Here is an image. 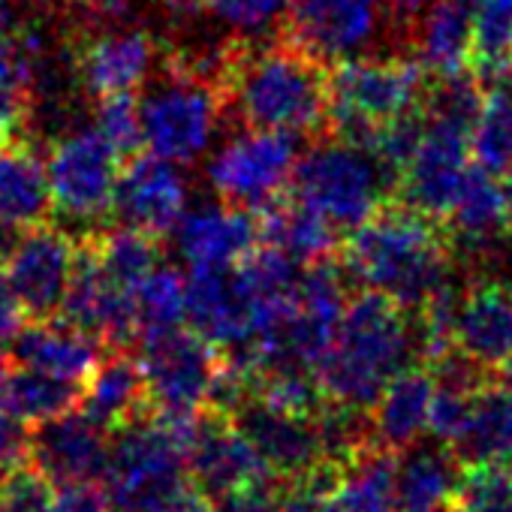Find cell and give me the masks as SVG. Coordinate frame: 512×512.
Wrapping results in <instances>:
<instances>
[{"mask_svg":"<svg viewBox=\"0 0 512 512\" xmlns=\"http://www.w3.org/2000/svg\"><path fill=\"white\" fill-rule=\"evenodd\" d=\"M476 0H431L410 25L404 43L434 79L470 73Z\"/></svg>","mask_w":512,"mask_h":512,"instance_id":"obj_22","label":"cell"},{"mask_svg":"<svg viewBox=\"0 0 512 512\" xmlns=\"http://www.w3.org/2000/svg\"><path fill=\"white\" fill-rule=\"evenodd\" d=\"M509 67H512V0H476L470 73L482 85H491Z\"/></svg>","mask_w":512,"mask_h":512,"instance_id":"obj_33","label":"cell"},{"mask_svg":"<svg viewBox=\"0 0 512 512\" xmlns=\"http://www.w3.org/2000/svg\"><path fill=\"white\" fill-rule=\"evenodd\" d=\"M443 229L455 247L464 250H491L512 232V211L506 205L503 187L494 172L473 163L461 181V190L443 220Z\"/></svg>","mask_w":512,"mask_h":512,"instance_id":"obj_23","label":"cell"},{"mask_svg":"<svg viewBox=\"0 0 512 512\" xmlns=\"http://www.w3.org/2000/svg\"><path fill=\"white\" fill-rule=\"evenodd\" d=\"M260 241V214L229 202L184 211L175 226L178 253L190 269L235 266Z\"/></svg>","mask_w":512,"mask_h":512,"instance_id":"obj_20","label":"cell"},{"mask_svg":"<svg viewBox=\"0 0 512 512\" xmlns=\"http://www.w3.org/2000/svg\"><path fill=\"white\" fill-rule=\"evenodd\" d=\"M124 157L91 127L61 136L46 163L52 208L91 229L112 217Z\"/></svg>","mask_w":512,"mask_h":512,"instance_id":"obj_10","label":"cell"},{"mask_svg":"<svg viewBox=\"0 0 512 512\" xmlns=\"http://www.w3.org/2000/svg\"><path fill=\"white\" fill-rule=\"evenodd\" d=\"M470 166V130L422 112V133L392 181L395 199L443 223Z\"/></svg>","mask_w":512,"mask_h":512,"instance_id":"obj_11","label":"cell"},{"mask_svg":"<svg viewBox=\"0 0 512 512\" xmlns=\"http://www.w3.org/2000/svg\"><path fill=\"white\" fill-rule=\"evenodd\" d=\"M211 512H284L278 500V482L247 485L211 500Z\"/></svg>","mask_w":512,"mask_h":512,"instance_id":"obj_38","label":"cell"},{"mask_svg":"<svg viewBox=\"0 0 512 512\" xmlns=\"http://www.w3.org/2000/svg\"><path fill=\"white\" fill-rule=\"evenodd\" d=\"M464 467L452 446L431 437L398 449L395 512H446Z\"/></svg>","mask_w":512,"mask_h":512,"instance_id":"obj_24","label":"cell"},{"mask_svg":"<svg viewBox=\"0 0 512 512\" xmlns=\"http://www.w3.org/2000/svg\"><path fill=\"white\" fill-rule=\"evenodd\" d=\"M94 130L127 160L142 148V121H139V100L133 94H112L97 100Z\"/></svg>","mask_w":512,"mask_h":512,"instance_id":"obj_36","label":"cell"},{"mask_svg":"<svg viewBox=\"0 0 512 512\" xmlns=\"http://www.w3.org/2000/svg\"><path fill=\"white\" fill-rule=\"evenodd\" d=\"M296 160V136L247 127L214 151L208 163V181L220 202L247 211H266L287 196Z\"/></svg>","mask_w":512,"mask_h":512,"instance_id":"obj_9","label":"cell"},{"mask_svg":"<svg viewBox=\"0 0 512 512\" xmlns=\"http://www.w3.org/2000/svg\"><path fill=\"white\" fill-rule=\"evenodd\" d=\"M52 193L46 166L28 139L0 142V226L28 229L49 220Z\"/></svg>","mask_w":512,"mask_h":512,"instance_id":"obj_28","label":"cell"},{"mask_svg":"<svg viewBox=\"0 0 512 512\" xmlns=\"http://www.w3.org/2000/svg\"><path fill=\"white\" fill-rule=\"evenodd\" d=\"M79 238L43 220L19 229L7 250L4 272L31 320H49L61 311L76 266Z\"/></svg>","mask_w":512,"mask_h":512,"instance_id":"obj_12","label":"cell"},{"mask_svg":"<svg viewBox=\"0 0 512 512\" xmlns=\"http://www.w3.org/2000/svg\"><path fill=\"white\" fill-rule=\"evenodd\" d=\"M434 395V371L425 362L401 368L386 389L371 404V428L377 443L389 449H404L428 431V410Z\"/></svg>","mask_w":512,"mask_h":512,"instance_id":"obj_26","label":"cell"},{"mask_svg":"<svg viewBox=\"0 0 512 512\" xmlns=\"http://www.w3.org/2000/svg\"><path fill=\"white\" fill-rule=\"evenodd\" d=\"M79 401H82V383L7 362L4 380H0V407L13 413L19 422L40 425L67 410H76Z\"/></svg>","mask_w":512,"mask_h":512,"instance_id":"obj_30","label":"cell"},{"mask_svg":"<svg viewBox=\"0 0 512 512\" xmlns=\"http://www.w3.org/2000/svg\"><path fill=\"white\" fill-rule=\"evenodd\" d=\"M52 512H112L100 482H64L52 491Z\"/></svg>","mask_w":512,"mask_h":512,"instance_id":"obj_39","label":"cell"},{"mask_svg":"<svg viewBox=\"0 0 512 512\" xmlns=\"http://www.w3.org/2000/svg\"><path fill=\"white\" fill-rule=\"evenodd\" d=\"M73 64L76 82L94 100L112 94H136L157 64V43L139 28H103L79 43Z\"/></svg>","mask_w":512,"mask_h":512,"instance_id":"obj_18","label":"cell"},{"mask_svg":"<svg viewBox=\"0 0 512 512\" xmlns=\"http://www.w3.org/2000/svg\"><path fill=\"white\" fill-rule=\"evenodd\" d=\"M500 187H503V196H506V205H509V211H512V166L503 172V181H500Z\"/></svg>","mask_w":512,"mask_h":512,"instance_id":"obj_45","label":"cell"},{"mask_svg":"<svg viewBox=\"0 0 512 512\" xmlns=\"http://www.w3.org/2000/svg\"><path fill=\"white\" fill-rule=\"evenodd\" d=\"M419 356L416 317L398 302L362 290L347 296L335 335L314 371L329 404L371 410L386 383Z\"/></svg>","mask_w":512,"mask_h":512,"instance_id":"obj_3","label":"cell"},{"mask_svg":"<svg viewBox=\"0 0 512 512\" xmlns=\"http://www.w3.org/2000/svg\"><path fill=\"white\" fill-rule=\"evenodd\" d=\"M160 512H211V500L193 482H187Z\"/></svg>","mask_w":512,"mask_h":512,"instance_id":"obj_43","label":"cell"},{"mask_svg":"<svg viewBox=\"0 0 512 512\" xmlns=\"http://www.w3.org/2000/svg\"><path fill=\"white\" fill-rule=\"evenodd\" d=\"M28 461V428L0 407V470Z\"/></svg>","mask_w":512,"mask_h":512,"instance_id":"obj_41","label":"cell"},{"mask_svg":"<svg viewBox=\"0 0 512 512\" xmlns=\"http://www.w3.org/2000/svg\"><path fill=\"white\" fill-rule=\"evenodd\" d=\"M103 359V344L67 320H31L7 344V362L34 368L61 380L85 383Z\"/></svg>","mask_w":512,"mask_h":512,"instance_id":"obj_21","label":"cell"},{"mask_svg":"<svg viewBox=\"0 0 512 512\" xmlns=\"http://www.w3.org/2000/svg\"><path fill=\"white\" fill-rule=\"evenodd\" d=\"M455 247L443 223L395 202H383L344 244V272L371 293L419 311L449 290Z\"/></svg>","mask_w":512,"mask_h":512,"instance_id":"obj_2","label":"cell"},{"mask_svg":"<svg viewBox=\"0 0 512 512\" xmlns=\"http://www.w3.org/2000/svg\"><path fill=\"white\" fill-rule=\"evenodd\" d=\"M452 452L461 467L512 464V368L485 377L470 422L452 443Z\"/></svg>","mask_w":512,"mask_h":512,"instance_id":"obj_25","label":"cell"},{"mask_svg":"<svg viewBox=\"0 0 512 512\" xmlns=\"http://www.w3.org/2000/svg\"><path fill=\"white\" fill-rule=\"evenodd\" d=\"M452 347L482 371L512 368V284L470 281L452 302Z\"/></svg>","mask_w":512,"mask_h":512,"instance_id":"obj_15","label":"cell"},{"mask_svg":"<svg viewBox=\"0 0 512 512\" xmlns=\"http://www.w3.org/2000/svg\"><path fill=\"white\" fill-rule=\"evenodd\" d=\"M160 4L175 19L214 16L238 37H260L284 25L290 10V0H160Z\"/></svg>","mask_w":512,"mask_h":512,"instance_id":"obj_31","label":"cell"},{"mask_svg":"<svg viewBox=\"0 0 512 512\" xmlns=\"http://www.w3.org/2000/svg\"><path fill=\"white\" fill-rule=\"evenodd\" d=\"M229 419L247 437V443L256 449V455L269 464L275 479L296 476V473L314 467L317 461H323L317 419L275 410L253 395H247L229 413Z\"/></svg>","mask_w":512,"mask_h":512,"instance_id":"obj_19","label":"cell"},{"mask_svg":"<svg viewBox=\"0 0 512 512\" xmlns=\"http://www.w3.org/2000/svg\"><path fill=\"white\" fill-rule=\"evenodd\" d=\"M52 491L55 485L34 464H16L4 473L0 512H52Z\"/></svg>","mask_w":512,"mask_h":512,"instance_id":"obj_37","label":"cell"},{"mask_svg":"<svg viewBox=\"0 0 512 512\" xmlns=\"http://www.w3.org/2000/svg\"><path fill=\"white\" fill-rule=\"evenodd\" d=\"M4 473H7V470H0V488H4Z\"/></svg>","mask_w":512,"mask_h":512,"instance_id":"obj_47","label":"cell"},{"mask_svg":"<svg viewBox=\"0 0 512 512\" xmlns=\"http://www.w3.org/2000/svg\"><path fill=\"white\" fill-rule=\"evenodd\" d=\"M383 25V0H290L281 28L323 64H338L362 55Z\"/></svg>","mask_w":512,"mask_h":512,"instance_id":"obj_13","label":"cell"},{"mask_svg":"<svg viewBox=\"0 0 512 512\" xmlns=\"http://www.w3.org/2000/svg\"><path fill=\"white\" fill-rule=\"evenodd\" d=\"M187 208V184L175 163L154 154H133L121 166L112 217L151 238L175 232Z\"/></svg>","mask_w":512,"mask_h":512,"instance_id":"obj_16","label":"cell"},{"mask_svg":"<svg viewBox=\"0 0 512 512\" xmlns=\"http://www.w3.org/2000/svg\"><path fill=\"white\" fill-rule=\"evenodd\" d=\"M16 28H19V16H16L13 0H0V37L13 34Z\"/></svg>","mask_w":512,"mask_h":512,"instance_id":"obj_44","label":"cell"},{"mask_svg":"<svg viewBox=\"0 0 512 512\" xmlns=\"http://www.w3.org/2000/svg\"><path fill=\"white\" fill-rule=\"evenodd\" d=\"M473 163L503 175L512 166V88L503 79L485 85L482 109L470 133Z\"/></svg>","mask_w":512,"mask_h":512,"instance_id":"obj_32","label":"cell"},{"mask_svg":"<svg viewBox=\"0 0 512 512\" xmlns=\"http://www.w3.org/2000/svg\"><path fill=\"white\" fill-rule=\"evenodd\" d=\"M109 431H103L85 410H67L28 431V464H34L52 485L100 482L109 455Z\"/></svg>","mask_w":512,"mask_h":512,"instance_id":"obj_17","label":"cell"},{"mask_svg":"<svg viewBox=\"0 0 512 512\" xmlns=\"http://www.w3.org/2000/svg\"><path fill=\"white\" fill-rule=\"evenodd\" d=\"M260 235L266 244L278 247L299 266L335 260V250L341 244V232L329 226L320 214L296 202L290 193L260 211Z\"/></svg>","mask_w":512,"mask_h":512,"instance_id":"obj_29","label":"cell"},{"mask_svg":"<svg viewBox=\"0 0 512 512\" xmlns=\"http://www.w3.org/2000/svg\"><path fill=\"white\" fill-rule=\"evenodd\" d=\"M25 323H28V314H25L4 266H0V347H7Z\"/></svg>","mask_w":512,"mask_h":512,"instance_id":"obj_42","label":"cell"},{"mask_svg":"<svg viewBox=\"0 0 512 512\" xmlns=\"http://www.w3.org/2000/svg\"><path fill=\"white\" fill-rule=\"evenodd\" d=\"M214 82L223 112L235 115L244 127L290 136L329 133V70L287 37L220 49Z\"/></svg>","mask_w":512,"mask_h":512,"instance_id":"obj_1","label":"cell"},{"mask_svg":"<svg viewBox=\"0 0 512 512\" xmlns=\"http://www.w3.org/2000/svg\"><path fill=\"white\" fill-rule=\"evenodd\" d=\"M136 344L148 404L160 413H199L223 365V350L181 323L145 332Z\"/></svg>","mask_w":512,"mask_h":512,"instance_id":"obj_8","label":"cell"},{"mask_svg":"<svg viewBox=\"0 0 512 512\" xmlns=\"http://www.w3.org/2000/svg\"><path fill=\"white\" fill-rule=\"evenodd\" d=\"M136 314H139V335L184 323L187 320V278L160 263L136 293Z\"/></svg>","mask_w":512,"mask_h":512,"instance_id":"obj_34","label":"cell"},{"mask_svg":"<svg viewBox=\"0 0 512 512\" xmlns=\"http://www.w3.org/2000/svg\"><path fill=\"white\" fill-rule=\"evenodd\" d=\"M425 76L413 55L338 61L329 70V133L368 148L386 127L419 106Z\"/></svg>","mask_w":512,"mask_h":512,"instance_id":"obj_5","label":"cell"},{"mask_svg":"<svg viewBox=\"0 0 512 512\" xmlns=\"http://www.w3.org/2000/svg\"><path fill=\"white\" fill-rule=\"evenodd\" d=\"M73 4L79 7V16L91 31L121 28L136 13V0H73Z\"/></svg>","mask_w":512,"mask_h":512,"instance_id":"obj_40","label":"cell"},{"mask_svg":"<svg viewBox=\"0 0 512 512\" xmlns=\"http://www.w3.org/2000/svg\"><path fill=\"white\" fill-rule=\"evenodd\" d=\"M79 404L109 434L124 422H130L133 416L145 413L151 404H148V389L139 359L130 356L127 350L103 353V359L82 383Z\"/></svg>","mask_w":512,"mask_h":512,"instance_id":"obj_27","label":"cell"},{"mask_svg":"<svg viewBox=\"0 0 512 512\" xmlns=\"http://www.w3.org/2000/svg\"><path fill=\"white\" fill-rule=\"evenodd\" d=\"M220 118V88L190 58H169L163 79L139 100L142 145L175 166H187L208 151Z\"/></svg>","mask_w":512,"mask_h":512,"instance_id":"obj_7","label":"cell"},{"mask_svg":"<svg viewBox=\"0 0 512 512\" xmlns=\"http://www.w3.org/2000/svg\"><path fill=\"white\" fill-rule=\"evenodd\" d=\"M287 193L344 235L386 202L392 178L365 145L326 133L296 160Z\"/></svg>","mask_w":512,"mask_h":512,"instance_id":"obj_6","label":"cell"},{"mask_svg":"<svg viewBox=\"0 0 512 512\" xmlns=\"http://www.w3.org/2000/svg\"><path fill=\"white\" fill-rule=\"evenodd\" d=\"M31 4H55V0H31Z\"/></svg>","mask_w":512,"mask_h":512,"instance_id":"obj_46","label":"cell"},{"mask_svg":"<svg viewBox=\"0 0 512 512\" xmlns=\"http://www.w3.org/2000/svg\"><path fill=\"white\" fill-rule=\"evenodd\" d=\"M446 512H512V464L464 467Z\"/></svg>","mask_w":512,"mask_h":512,"instance_id":"obj_35","label":"cell"},{"mask_svg":"<svg viewBox=\"0 0 512 512\" xmlns=\"http://www.w3.org/2000/svg\"><path fill=\"white\" fill-rule=\"evenodd\" d=\"M199 413L148 407L112 431L103 488L112 512H160L187 482V452Z\"/></svg>","mask_w":512,"mask_h":512,"instance_id":"obj_4","label":"cell"},{"mask_svg":"<svg viewBox=\"0 0 512 512\" xmlns=\"http://www.w3.org/2000/svg\"><path fill=\"white\" fill-rule=\"evenodd\" d=\"M190 482L208 497L217 500L229 491L278 482L269 464L256 455L247 437L232 425L229 416L214 410H199L196 434L187 452Z\"/></svg>","mask_w":512,"mask_h":512,"instance_id":"obj_14","label":"cell"}]
</instances>
